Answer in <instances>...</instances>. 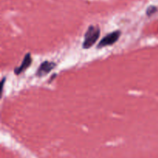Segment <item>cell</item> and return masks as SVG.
Here are the masks:
<instances>
[{"label": "cell", "instance_id": "cell-1", "mask_svg": "<svg viewBox=\"0 0 158 158\" xmlns=\"http://www.w3.org/2000/svg\"><path fill=\"white\" fill-rule=\"evenodd\" d=\"M100 28L97 26H90L87 29V31L85 33L84 41H83V46L85 49H89L97 42L100 37Z\"/></svg>", "mask_w": 158, "mask_h": 158}, {"label": "cell", "instance_id": "cell-2", "mask_svg": "<svg viewBox=\"0 0 158 158\" xmlns=\"http://www.w3.org/2000/svg\"><path fill=\"white\" fill-rule=\"evenodd\" d=\"M121 32L119 30H116L114 32L110 33L107 34L105 37H103L98 44V48L104 47V46H109V45H112L115 43L117 40H119L120 37Z\"/></svg>", "mask_w": 158, "mask_h": 158}, {"label": "cell", "instance_id": "cell-3", "mask_svg": "<svg viewBox=\"0 0 158 158\" xmlns=\"http://www.w3.org/2000/svg\"><path fill=\"white\" fill-rule=\"evenodd\" d=\"M56 64L55 63L51 61H44L43 63L41 64V65L39 68L38 71H37L36 74L39 77H42V76L46 75L47 74H49L54 68H55Z\"/></svg>", "mask_w": 158, "mask_h": 158}, {"label": "cell", "instance_id": "cell-4", "mask_svg": "<svg viewBox=\"0 0 158 158\" xmlns=\"http://www.w3.org/2000/svg\"><path fill=\"white\" fill-rule=\"evenodd\" d=\"M32 63V57H31L30 54H27L23 58V62H22L21 65L18 68H15L14 70V72L15 74H20L21 73H23V71H26L28 68L29 67V65Z\"/></svg>", "mask_w": 158, "mask_h": 158}, {"label": "cell", "instance_id": "cell-5", "mask_svg": "<svg viewBox=\"0 0 158 158\" xmlns=\"http://www.w3.org/2000/svg\"><path fill=\"white\" fill-rule=\"evenodd\" d=\"M155 10H156L155 7H151L148 9V12H147V13H148V15H151V14H153L154 12H156Z\"/></svg>", "mask_w": 158, "mask_h": 158}]
</instances>
